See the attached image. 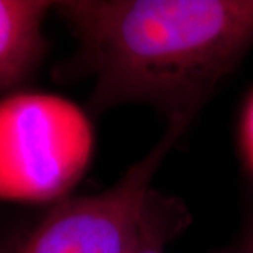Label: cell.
Instances as JSON below:
<instances>
[{
    "instance_id": "6",
    "label": "cell",
    "mask_w": 253,
    "mask_h": 253,
    "mask_svg": "<svg viewBox=\"0 0 253 253\" xmlns=\"http://www.w3.org/2000/svg\"><path fill=\"white\" fill-rule=\"evenodd\" d=\"M245 134H246V144L248 149L251 152V156L253 159V100L248 109L246 114V121H245Z\"/></svg>"
},
{
    "instance_id": "5",
    "label": "cell",
    "mask_w": 253,
    "mask_h": 253,
    "mask_svg": "<svg viewBox=\"0 0 253 253\" xmlns=\"http://www.w3.org/2000/svg\"><path fill=\"white\" fill-rule=\"evenodd\" d=\"M190 214L180 200L151 189L139 235L129 253H165V246L189 225Z\"/></svg>"
},
{
    "instance_id": "3",
    "label": "cell",
    "mask_w": 253,
    "mask_h": 253,
    "mask_svg": "<svg viewBox=\"0 0 253 253\" xmlns=\"http://www.w3.org/2000/svg\"><path fill=\"white\" fill-rule=\"evenodd\" d=\"M190 121H169L163 136L120 180L99 194L63 199L3 253H129L155 173Z\"/></svg>"
},
{
    "instance_id": "8",
    "label": "cell",
    "mask_w": 253,
    "mask_h": 253,
    "mask_svg": "<svg viewBox=\"0 0 253 253\" xmlns=\"http://www.w3.org/2000/svg\"><path fill=\"white\" fill-rule=\"evenodd\" d=\"M225 253H239V249H236V251H229V252H225Z\"/></svg>"
},
{
    "instance_id": "4",
    "label": "cell",
    "mask_w": 253,
    "mask_h": 253,
    "mask_svg": "<svg viewBox=\"0 0 253 253\" xmlns=\"http://www.w3.org/2000/svg\"><path fill=\"white\" fill-rule=\"evenodd\" d=\"M55 1L0 0V90L28 79L40 63L45 41L42 21Z\"/></svg>"
},
{
    "instance_id": "2",
    "label": "cell",
    "mask_w": 253,
    "mask_h": 253,
    "mask_svg": "<svg viewBox=\"0 0 253 253\" xmlns=\"http://www.w3.org/2000/svg\"><path fill=\"white\" fill-rule=\"evenodd\" d=\"M93 144L89 117L69 100L46 93L0 100V199L61 201L86 172Z\"/></svg>"
},
{
    "instance_id": "7",
    "label": "cell",
    "mask_w": 253,
    "mask_h": 253,
    "mask_svg": "<svg viewBox=\"0 0 253 253\" xmlns=\"http://www.w3.org/2000/svg\"><path fill=\"white\" fill-rule=\"evenodd\" d=\"M238 249H239V253H253V222H251V225L245 234L244 241Z\"/></svg>"
},
{
    "instance_id": "1",
    "label": "cell",
    "mask_w": 253,
    "mask_h": 253,
    "mask_svg": "<svg viewBox=\"0 0 253 253\" xmlns=\"http://www.w3.org/2000/svg\"><path fill=\"white\" fill-rule=\"evenodd\" d=\"M76 37L73 65L94 86L96 114L148 104L193 121L253 46V0L56 1Z\"/></svg>"
}]
</instances>
